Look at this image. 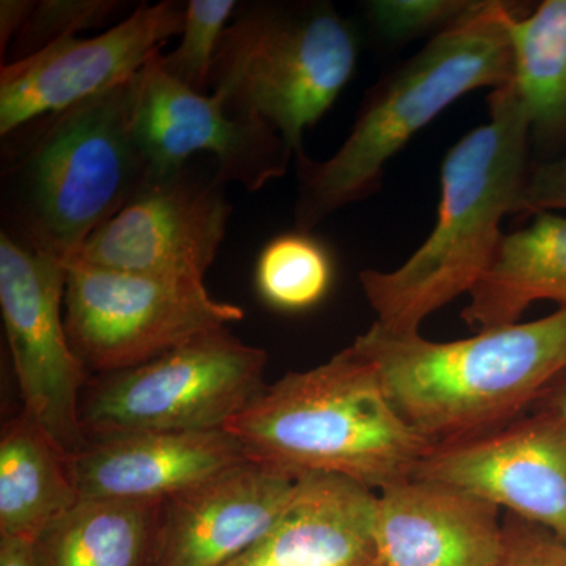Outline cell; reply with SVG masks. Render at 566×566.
<instances>
[{
    "instance_id": "1",
    "label": "cell",
    "mask_w": 566,
    "mask_h": 566,
    "mask_svg": "<svg viewBox=\"0 0 566 566\" xmlns=\"http://www.w3.org/2000/svg\"><path fill=\"white\" fill-rule=\"evenodd\" d=\"M490 120L465 134L441 166L434 229L394 271L365 270L360 286L376 322L420 333L428 316L469 294L495 259L504 218L517 212L531 155V123L512 82L488 96Z\"/></svg>"
},
{
    "instance_id": "2",
    "label": "cell",
    "mask_w": 566,
    "mask_h": 566,
    "mask_svg": "<svg viewBox=\"0 0 566 566\" xmlns=\"http://www.w3.org/2000/svg\"><path fill=\"white\" fill-rule=\"evenodd\" d=\"M132 82L2 137L3 233L69 263L151 177L133 128Z\"/></svg>"
},
{
    "instance_id": "3",
    "label": "cell",
    "mask_w": 566,
    "mask_h": 566,
    "mask_svg": "<svg viewBox=\"0 0 566 566\" xmlns=\"http://www.w3.org/2000/svg\"><path fill=\"white\" fill-rule=\"evenodd\" d=\"M223 430L249 461L277 474L342 475L375 493L411 479L433 449L398 416L375 364L353 344L266 386Z\"/></svg>"
},
{
    "instance_id": "4",
    "label": "cell",
    "mask_w": 566,
    "mask_h": 566,
    "mask_svg": "<svg viewBox=\"0 0 566 566\" xmlns=\"http://www.w3.org/2000/svg\"><path fill=\"white\" fill-rule=\"evenodd\" d=\"M353 345L405 423L433 447L450 444L526 415L566 370V308L444 344L374 323Z\"/></svg>"
},
{
    "instance_id": "5",
    "label": "cell",
    "mask_w": 566,
    "mask_h": 566,
    "mask_svg": "<svg viewBox=\"0 0 566 566\" xmlns=\"http://www.w3.org/2000/svg\"><path fill=\"white\" fill-rule=\"evenodd\" d=\"M513 7L475 2L368 93L352 133L329 159L294 155L296 230L312 233L335 211L374 196L387 164L457 99L512 81L506 17Z\"/></svg>"
},
{
    "instance_id": "6",
    "label": "cell",
    "mask_w": 566,
    "mask_h": 566,
    "mask_svg": "<svg viewBox=\"0 0 566 566\" xmlns=\"http://www.w3.org/2000/svg\"><path fill=\"white\" fill-rule=\"evenodd\" d=\"M359 33L333 3H241L223 32L210 92L234 114L262 118L290 148L322 120L353 80Z\"/></svg>"
},
{
    "instance_id": "7",
    "label": "cell",
    "mask_w": 566,
    "mask_h": 566,
    "mask_svg": "<svg viewBox=\"0 0 566 566\" xmlns=\"http://www.w3.org/2000/svg\"><path fill=\"white\" fill-rule=\"evenodd\" d=\"M268 354L227 327L150 363L92 376L81 400L87 444L145 433L223 430L266 389Z\"/></svg>"
},
{
    "instance_id": "8",
    "label": "cell",
    "mask_w": 566,
    "mask_h": 566,
    "mask_svg": "<svg viewBox=\"0 0 566 566\" xmlns=\"http://www.w3.org/2000/svg\"><path fill=\"white\" fill-rule=\"evenodd\" d=\"M66 334L88 375L156 359L197 335L244 318L240 305L212 297L203 282L65 264Z\"/></svg>"
},
{
    "instance_id": "9",
    "label": "cell",
    "mask_w": 566,
    "mask_h": 566,
    "mask_svg": "<svg viewBox=\"0 0 566 566\" xmlns=\"http://www.w3.org/2000/svg\"><path fill=\"white\" fill-rule=\"evenodd\" d=\"M65 263L0 233V312L29 412L70 453L87 447L81 400L92 376L66 334Z\"/></svg>"
},
{
    "instance_id": "10",
    "label": "cell",
    "mask_w": 566,
    "mask_h": 566,
    "mask_svg": "<svg viewBox=\"0 0 566 566\" xmlns=\"http://www.w3.org/2000/svg\"><path fill=\"white\" fill-rule=\"evenodd\" d=\"M159 55L132 82L134 134L151 174L180 170L197 153L214 156L216 180L251 192L286 174L294 151L270 123L185 87L163 70Z\"/></svg>"
},
{
    "instance_id": "11",
    "label": "cell",
    "mask_w": 566,
    "mask_h": 566,
    "mask_svg": "<svg viewBox=\"0 0 566 566\" xmlns=\"http://www.w3.org/2000/svg\"><path fill=\"white\" fill-rule=\"evenodd\" d=\"M226 185L188 166L151 174L132 202L103 223L69 263L203 282L232 216ZM66 263V264H69Z\"/></svg>"
},
{
    "instance_id": "12",
    "label": "cell",
    "mask_w": 566,
    "mask_h": 566,
    "mask_svg": "<svg viewBox=\"0 0 566 566\" xmlns=\"http://www.w3.org/2000/svg\"><path fill=\"white\" fill-rule=\"evenodd\" d=\"M186 6L140 3L92 39H66L0 71V136L133 80L167 40L181 35Z\"/></svg>"
},
{
    "instance_id": "13",
    "label": "cell",
    "mask_w": 566,
    "mask_h": 566,
    "mask_svg": "<svg viewBox=\"0 0 566 566\" xmlns=\"http://www.w3.org/2000/svg\"><path fill=\"white\" fill-rule=\"evenodd\" d=\"M416 479L475 495L566 542V420L531 409L501 427L434 446Z\"/></svg>"
},
{
    "instance_id": "14",
    "label": "cell",
    "mask_w": 566,
    "mask_h": 566,
    "mask_svg": "<svg viewBox=\"0 0 566 566\" xmlns=\"http://www.w3.org/2000/svg\"><path fill=\"white\" fill-rule=\"evenodd\" d=\"M296 480L244 461L164 504L156 566H227L273 528Z\"/></svg>"
},
{
    "instance_id": "15",
    "label": "cell",
    "mask_w": 566,
    "mask_h": 566,
    "mask_svg": "<svg viewBox=\"0 0 566 566\" xmlns=\"http://www.w3.org/2000/svg\"><path fill=\"white\" fill-rule=\"evenodd\" d=\"M376 494L379 566H499L504 527L497 506L416 476Z\"/></svg>"
},
{
    "instance_id": "16",
    "label": "cell",
    "mask_w": 566,
    "mask_h": 566,
    "mask_svg": "<svg viewBox=\"0 0 566 566\" xmlns=\"http://www.w3.org/2000/svg\"><path fill=\"white\" fill-rule=\"evenodd\" d=\"M248 461L226 430L145 433L91 442L73 455L81 499L167 501Z\"/></svg>"
},
{
    "instance_id": "17",
    "label": "cell",
    "mask_w": 566,
    "mask_h": 566,
    "mask_svg": "<svg viewBox=\"0 0 566 566\" xmlns=\"http://www.w3.org/2000/svg\"><path fill=\"white\" fill-rule=\"evenodd\" d=\"M376 499L346 476H300L273 528L227 566H379Z\"/></svg>"
},
{
    "instance_id": "18",
    "label": "cell",
    "mask_w": 566,
    "mask_h": 566,
    "mask_svg": "<svg viewBox=\"0 0 566 566\" xmlns=\"http://www.w3.org/2000/svg\"><path fill=\"white\" fill-rule=\"evenodd\" d=\"M538 301L566 308V216L556 212H539L526 229L505 234L461 316L482 333L520 323Z\"/></svg>"
},
{
    "instance_id": "19",
    "label": "cell",
    "mask_w": 566,
    "mask_h": 566,
    "mask_svg": "<svg viewBox=\"0 0 566 566\" xmlns=\"http://www.w3.org/2000/svg\"><path fill=\"white\" fill-rule=\"evenodd\" d=\"M80 501L73 455L21 409L0 438V538L36 542Z\"/></svg>"
},
{
    "instance_id": "20",
    "label": "cell",
    "mask_w": 566,
    "mask_h": 566,
    "mask_svg": "<svg viewBox=\"0 0 566 566\" xmlns=\"http://www.w3.org/2000/svg\"><path fill=\"white\" fill-rule=\"evenodd\" d=\"M166 501L81 499L36 539L44 566H156Z\"/></svg>"
},
{
    "instance_id": "21",
    "label": "cell",
    "mask_w": 566,
    "mask_h": 566,
    "mask_svg": "<svg viewBox=\"0 0 566 566\" xmlns=\"http://www.w3.org/2000/svg\"><path fill=\"white\" fill-rule=\"evenodd\" d=\"M506 32L532 145L553 155L566 145V0H543L528 14L513 7Z\"/></svg>"
},
{
    "instance_id": "22",
    "label": "cell",
    "mask_w": 566,
    "mask_h": 566,
    "mask_svg": "<svg viewBox=\"0 0 566 566\" xmlns=\"http://www.w3.org/2000/svg\"><path fill=\"white\" fill-rule=\"evenodd\" d=\"M334 262L311 233L279 234L260 252L255 285L264 303L283 312H303L322 303L333 285Z\"/></svg>"
},
{
    "instance_id": "23",
    "label": "cell",
    "mask_w": 566,
    "mask_h": 566,
    "mask_svg": "<svg viewBox=\"0 0 566 566\" xmlns=\"http://www.w3.org/2000/svg\"><path fill=\"white\" fill-rule=\"evenodd\" d=\"M185 6L180 44L170 54L159 55V62L172 80L193 92L208 93L216 52L240 3L234 0H189Z\"/></svg>"
},
{
    "instance_id": "24",
    "label": "cell",
    "mask_w": 566,
    "mask_h": 566,
    "mask_svg": "<svg viewBox=\"0 0 566 566\" xmlns=\"http://www.w3.org/2000/svg\"><path fill=\"white\" fill-rule=\"evenodd\" d=\"M129 6L120 0H41L13 40V52L7 63L24 61L80 32L104 28L120 18Z\"/></svg>"
},
{
    "instance_id": "25",
    "label": "cell",
    "mask_w": 566,
    "mask_h": 566,
    "mask_svg": "<svg viewBox=\"0 0 566 566\" xmlns=\"http://www.w3.org/2000/svg\"><path fill=\"white\" fill-rule=\"evenodd\" d=\"M476 0H371L368 20L389 43H406L428 32H442L464 17Z\"/></svg>"
},
{
    "instance_id": "26",
    "label": "cell",
    "mask_w": 566,
    "mask_h": 566,
    "mask_svg": "<svg viewBox=\"0 0 566 566\" xmlns=\"http://www.w3.org/2000/svg\"><path fill=\"white\" fill-rule=\"evenodd\" d=\"M499 566H566V542L549 528L506 513Z\"/></svg>"
},
{
    "instance_id": "27",
    "label": "cell",
    "mask_w": 566,
    "mask_h": 566,
    "mask_svg": "<svg viewBox=\"0 0 566 566\" xmlns=\"http://www.w3.org/2000/svg\"><path fill=\"white\" fill-rule=\"evenodd\" d=\"M558 210H566V153L531 167L517 205L520 214Z\"/></svg>"
},
{
    "instance_id": "28",
    "label": "cell",
    "mask_w": 566,
    "mask_h": 566,
    "mask_svg": "<svg viewBox=\"0 0 566 566\" xmlns=\"http://www.w3.org/2000/svg\"><path fill=\"white\" fill-rule=\"evenodd\" d=\"M36 2L31 0H2L0 2V55L6 59L7 48L24 28Z\"/></svg>"
},
{
    "instance_id": "29",
    "label": "cell",
    "mask_w": 566,
    "mask_h": 566,
    "mask_svg": "<svg viewBox=\"0 0 566 566\" xmlns=\"http://www.w3.org/2000/svg\"><path fill=\"white\" fill-rule=\"evenodd\" d=\"M0 566H44L36 542L0 538Z\"/></svg>"
},
{
    "instance_id": "30",
    "label": "cell",
    "mask_w": 566,
    "mask_h": 566,
    "mask_svg": "<svg viewBox=\"0 0 566 566\" xmlns=\"http://www.w3.org/2000/svg\"><path fill=\"white\" fill-rule=\"evenodd\" d=\"M532 409H543V411L554 412L566 420V370L551 382L549 387L539 395L538 400L532 406Z\"/></svg>"
}]
</instances>
